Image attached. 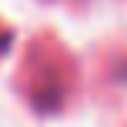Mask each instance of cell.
Here are the masks:
<instances>
[{"instance_id":"1","label":"cell","mask_w":127,"mask_h":127,"mask_svg":"<svg viewBox=\"0 0 127 127\" xmlns=\"http://www.w3.org/2000/svg\"><path fill=\"white\" fill-rule=\"evenodd\" d=\"M7 44H10V33H7V30H0V50H7Z\"/></svg>"}]
</instances>
